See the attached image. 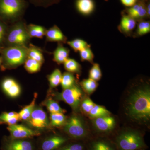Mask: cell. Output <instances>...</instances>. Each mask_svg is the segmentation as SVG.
<instances>
[{"label": "cell", "instance_id": "1", "mask_svg": "<svg viewBox=\"0 0 150 150\" xmlns=\"http://www.w3.org/2000/svg\"><path fill=\"white\" fill-rule=\"evenodd\" d=\"M126 111L133 120L146 122L150 118V90L149 86L137 89L129 96Z\"/></svg>", "mask_w": 150, "mask_h": 150}, {"label": "cell", "instance_id": "2", "mask_svg": "<svg viewBox=\"0 0 150 150\" xmlns=\"http://www.w3.org/2000/svg\"><path fill=\"white\" fill-rule=\"evenodd\" d=\"M113 142L118 150H143L146 147L142 134L134 130L122 131L115 137Z\"/></svg>", "mask_w": 150, "mask_h": 150}, {"label": "cell", "instance_id": "3", "mask_svg": "<svg viewBox=\"0 0 150 150\" xmlns=\"http://www.w3.org/2000/svg\"><path fill=\"white\" fill-rule=\"evenodd\" d=\"M28 48L25 46H11L2 51V70L12 69L25 63L27 59Z\"/></svg>", "mask_w": 150, "mask_h": 150}, {"label": "cell", "instance_id": "4", "mask_svg": "<svg viewBox=\"0 0 150 150\" xmlns=\"http://www.w3.org/2000/svg\"><path fill=\"white\" fill-rule=\"evenodd\" d=\"M64 131L71 139L82 141L86 139L88 133L81 120L76 116H73L66 121Z\"/></svg>", "mask_w": 150, "mask_h": 150}, {"label": "cell", "instance_id": "5", "mask_svg": "<svg viewBox=\"0 0 150 150\" xmlns=\"http://www.w3.org/2000/svg\"><path fill=\"white\" fill-rule=\"evenodd\" d=\"M83 92L80 88L74 85L70 88L64 90L61 93H57L56 99L64 101L75 111H78L80 107L83 97Z\"/></svg>", "mask_w": 150, "mask_h": 150}, {"label": "cell", "instance_id": "6", "mask_svg": "<svg viewBox=\"0 0 150 150\" xmlns=\"http://www.w3.org/2000/svg\"><path fill=\"white\" fill-rule=\"evenodd\" d=\"M29 38L27 29L21 23H18L11 30L7 40L11 46H25Z\"/></svg>", "mask_w": 150, "mask_h": 150}, {"label": "cell", "instance_id": "7", "mask_svg": "<svg viewBox=\"0 0 150 150\" xmlns=\"http://www.w3.org/2000/svg\"><path fill=\"white\" fill-rule=\"evenodd\" d=\"M22 0H0V16L11 18L18 15L23 8Z\"/></svg>", "mask_w": 150, "mask_h": 150}, {"label": "cell", "instance_id": "8", "mask_svg": "<svg viewBox=\"0 0 150 150\" xmlns=\"http://www.w3.org/2000/svg\"><path fill=\"white\" fill-rule=\"evenodd\" d=\"M69 137L54 134L44 138L39 143L38 150H57L70 142Z\"/></svg>", "mask_w": 150, "mask_h": 150}, {"label": "cell", "instance_id": "9", "mask_svg": "<svg viewBox=\"0 0 150 150\" xmlns=\"http://www.w3.org/2000/svg\"><path fill=\"white\" fill-rule=\"evenodd\" d=\"M3 150H36L33 142L30 139H6L3 142Z\"/></svg>", "mask_w": 150, "mask_h": 150}, {"label": "cell", "instance_id": "10", "mask_svg": "<svg viewBox=\"0 0 150 150\" xmlns=\"http://www.w3.org/2000/svg\"><path fill=\"white\" fill-rule=\"evenodd\" d=\"M7 129L10 133V138L12 139H32L41 135L39 131L32 130L22 125H10Z\"/></svg>", "mask_w": 150, "mask_h": 150}, {"label": "cell", "instance_id": "11", "mask_svg": "<svg viewBox=\"0 0 150 150\" xmlns=\"http://www.w3.org/2000/svg\"><path fill=\"white\" fill-rule=\"evenodd\" d=\"M28 121L30 126L39 130L47 128L49 124L46 112L40 107L34 108Z\"/></svg>", "mask_w": 150, "mask_h": 150}, {"label": "cell", "instance_id": "12", "mask_svg": "<svg viewBox=\"0 0 150 150\" xmlns=\"http://www.w3.org/2000/svg\"><path fill=\"white\" fill-rule=\"evenodd\" d=\"M93 119L96 129L101 133H108L110 132L114 128L115 124V119L110 115Z\"/></svg>", "mask_w": 150, "mask_h": 150}, {"label": "cell", "instance_id": "13", "mask_svg": "<svg viewBox=\"0 0 150 150\" xmlns=\"http://www.w3.org/2000/svg\"><path fill=\"white\" fill-rule=\"evenodd\" d=\"M87 150H118L113 142L103 138L91 140L86 144Z\"/></svg>", "mask_w": 150, "mask_h": 150}, {"label": "cell", "instance_id": "14", "mask_svg": "<svg viewBox=\"0 0 150 150\" xmlns=\"http://www.w3.org/2000/svg\"><path fill=\"white\" fill-rule=\"evenodd\" d=\"M1 86L3 91L10 97H17L20 94L21 89L19 85L12 78L4 79Z\"/></svg>", "mask_w": 150, "mask_h": 150}, {"label": "cell", "instance_id": "15", "mask_svg": "<svg viewBox=\"0 0 150 150\" xmlns=\"http://www.w3.org/2000/svg\"><path fill=\"white\" fill-rule=\"evenodd\" d=\"M46 39L49 41L64 42L67 38L61 30L57 26H54L46 31Z\"/></svg>", "mask_w": 150, "mask_h": 150}, {"label": "cell", "instance_id": "16", "mask_svg": "<svg viewBox=\"0 0 150 150\" xmlns=\"http://www.w3.org/2000/svg\"><path fill=\"white\" fill-rule=\"evenodd\" d=\"M69 51L62 44H59L54 53V60L58 64H64L69 58Z\"/></svg>", "mask_w": 150, "mask_h": 150}, {"label": "cell", "instance_id": "17", "mask_svg": "<svg viewBox=\"0 0 150 150\" xmlns=\"http://www.w3.org/2000/svg\"><path fill=\"white\" fill-rule=\"evenodd\" d=\"M76 6L79 11L85 15L89 14L94 8L92 0H78Z\"/></svg>", "mask_w": 150, "mask_h": 150}, {"label": "cell", "instance_id": "18", "mask_svg": "<svg viewBox=\"0 0 150 150\" xmlns=\"http://www.w3.org/2000/svg\"><path fill=\"white\" fill-rule=\"evenodd\" d=\"M19 120L18 113L15 112H3L0 115V121L9 126L16 124Z\"/></svg>", "mask_w": 150, "mask_h": 150}, {"label": "cell", "instance_id": "19", "mask_svg": "<svg viewBox=\"0 0 150 150\" xmlns=\"http://www.w3.org/2000/svg\"><path fill=\"white\" fill-rule=\"evenodd\" d=\"M37 94H34V98L32 102L27 106L23 108L19 112L20 119L23 121H28L29 119L31 113L35 108V105L36 99L37 98Z\"/></svg>", "mask_w": 150, "mask_h": 150}, {"label": "cell", "instance_id": "20", "mask_svg": "<svg viewBox=\"0 0 150 150\" xmlns=\"http://www.w3.org/2000/svg\"><path fill=\"white\" fill-rule=\"evenodd\" d=\"M30 37H36L42 38L46 34L45 28L40 25H30L27 29Z\"/></svg>", "mask_w": 150, "mask_h": 150}, {"label": "cell", "instance_id": "21", "mask_svg": "<svg viewBox=\"0 0 150 150\" xmlns=\"http://www.w3.org/2000/svg\"><path fill=\"white\" fill-rule=\"evenodd\" d=\"M110 112L105 108L101 105L95 104L89 113L90 118L95 119L102 116L110 115Z\"/></svg>", "mask_w": 150, "mask_h": 150}, {"label": "cell", "instance_id": "22", "mask_svg": "<svg viewBox=\"0 0 150 150\" xmlns=\"http://www.w3.org/2000/svg\"><path fill=\"white\" fill-rule=\"evenodd\" d=\"M136 22L134 18L129 16H124L121 18L120 26L125 32H129L135 28Z\"/></svg>", "mask_w": 150, "mask_h": 150}, {"label": "cell", "instance_id": "23", "mask_svg": "<svg viewBox=\"0 0 150 150\" xmlns=\"http://www.w3.org/2000/svg\"><path fill=\"white\" fill-rule=\"evenodd\" d=\"M81 85L83 90L88 94L93 93L98 86L97 82L90 78L84 79L81 82Z\"/></svg>", "mask_w": 150, "mask_h": 150}, {"label": "cell", "instance_id": "24", "mask_svg": "<svg viewBox=\"0 0 150 150\" xmlns=\"http://www.w3.org/2000/svg\"><path fill=\"white\" fill-rule=\"evenodd\" d=\"M57 150H87L86 144L82 141L70 142Z\"/></svg>", "mask_w": 150, "mask_h": 150}, {"label": "cell", "instance_id": "25", "mask_svg": "<svg viewBox=\"0 0 150 150\" xmlns=\"http://www.w3.org/2000/svg\"><path fill=\"white\" fill-rule=\"evenodd\" d=\"M75 78L72 73L65 72L62 74L61 84L63 89L70 88L75 85Z\"/></svg>", "mask_w": 150, "mask_h": 150}, {"label": "cell", "instance_id": "26", "mask_svg": "<svg viewBox=\"0 0 150 150\" xmlns=\"http://www.w3.org/2000/svg\"><path fill=\"white\" fill-rule=\"evenodd\" d=\"M64 64L65 69L68 72L78 73L80 72L81 65L74 59L68 58Z\"/></svg>", "mask_w": 150, "mask_h": 150}, {"label": "cell", "instance_id": "27", "mask_svg": "<svg viewBox=\"0 0 150 150\" xmlns=\"http://www.w3.org/2000/svg\"><path fill=\"white\" fill-rule=\"evenodd\" d=\"M62 74L59 69L54 70L48 77L49 84L51 88H54L61 84Z\"/></svg>", "mask_w": 150, "mask_h": 150}, {"label": "cell", "instance_id": "28", "mask_svg": "<svg viewBox=\"0 0 150 150\" xmlns=\"http://www.w3.org/2000/svg\"><path fill=\"white\" fill-rule=\"evenodd\" d=\"M44 104L51 113H64L65 112V110L61 107L59 103L52 98L47 99L44 102Z\"/></svg>", "mask_w": 150, "mask_h": 150}, {"label": "cell", "instance_id": "29", "mask_svg": "<svg viewBox=\"0 0 150 150\" xmlns=\"http://www.w3.org/2000/svg\"><path fill=\"white\" fill-rule=\"evenodd\" d=\"M51 126L59 127L66 123V116L62 113H51L50 116Z\"/></svg>", "mask_w": 150, "mask_h": 150}, {"label": "cell", "instance_id": "30", "mask_svg": "<svg viewBox=\"0 0 150 150\" xmlns=\"http://www.w3.org/2000/svg\"><path fill=\"white\" fill-rule=\"evenodd\" d=\"M28 58L33 59L41 64L44 61L43 54L40 50L34 47H30L28 48Z\"/></svg>", "mask_w": 150, "mask_h": 150}, {"label": "cell", "instance_id": "31", "mask_svg": "<svg viewBox=\"0 0 150 150\" xmlns=\"http://www.w3.org/2000/svg\"><path fill=\"white\" fill-rule=\"evenodd\" d=\"M41 64L33 59L27 58L25 62V68L28 72L36 73L40 70Z\"/></svg>", "mask_w": 150, "mask_h": 150}, {"label": "cell", "instance_id": "32", "mask_svg": "<svg viewBox=\"0 0 150 150\" xmlns=\"http://www.w3.org/2000/svg\"><path fill=\"white\" fill-rule=\"evenodd\" d=\"M68 44L76 52H79L84 48L90 47L87 42L79 38H77L69 41Z\"/></svg>", "mask_w": 150, "mask_h": 150}, {"label": "cell", "instance_id": "33", "mask_svg": "<svg viewBox=\"0 0 150 150\" xmlns=\"http://www.w3.org/2000/svg\"><path fill=\"white\" fill-rule=\"evenodd\" d=\"M101 77L102 72L99 65L97 63L94 64L90 70L89 78L97 82L101 79Z\"/></svg>", "mask_w": 150, "mask_h": 150}, {"label": "cell", "instance_id": "34", "mask_svg": "<svg viewBox=\"0 0 150 150\" xmlns=\"http://www.w3.org/2000/svg\"><path fill=\"white\" fill-rule=\"evenodd\" d=\"M81 60L83 61H87L93 62L94 59V54L90 47H87L79 51Z\"/></svg>", "mask_w": 150, "mask_h": 150}, {"label": "cell", "instance_id": "35", "mask_svg": "<svg viewBox=\"0 0 150 150\" xmlns=\"http://www.w3.org/2000/svg\"><path fill=\"white\" fill-rule=\"evenodd\" d=\"M80 107L83 112L86 114H89L95 104L93 101L89 98H86L81 102Z\"/></svg>", "mask_w": 150, "mask_h": 150}, {"label": "cell", "instance_id": "36", "mask_svg": "<svg viewBox=\"0 0 150 150\" xmlns=\"http://www.w3.org/2000/svg\"><path fill=\"white\" fill-rule=\"evenodd\" d=\"M150 32V23L149 21H143L138 25L137 32L139 35H144Z\"/></svg>", "mask_w": 150, "mask_h": 150}, {"label": "cell", "instance_id": "37", "mask_svg": "<svg viewBox=\"0 0 150 150\" xmlns=\"http://www.w3.org/2000/svg\"><path fill=\"white\" fill-rule=\"evenodd\" d=\"M146 13V9L145 8L144 5L140 4L139 8L131 17L133 18H139L144 16Z\"/></svg>", "mask_w": 150, "mask_h": 150}, {"label": "cell", "instance_id": "38", "mask_svg": "<svg viewBox=\"0 0 150 150\" xmlns=\"http://www.w3.org/2000/svg\"><path fill=\"white\" fill-rule=\"evenodd\" d=\"M6 33V28L2 23L0 21V43L2 42Z\"/></svg>", "mask_w": 150, "mask_h": 150}, {"label": "cell", "instance_id": "39", "mask_svg": "<svg viewBox=\"0 0 150 150\" xmlns=\"http://www.w3.org/2000/svg\"><path fill=\"white\" fill-rule=\"evenodd\" d=\"M121 2L126 6H133L135 5L137 0H121Z\"/></svg>", "mask_w": 150, "mask_h": 150}, {"label": "cell", "instance_id": "40", "mask_svg": "<svg viewBox=\"0 0 150 150\" xmlns=\"http://www.w3.org/2000/svg\"><path fill=\"white\" fill-rule=\"evenodd\" d=\"M31 1H33L34 2L45 5H48V4H50V3L54 2L55 0H31Z\"/></svg>", "mask_w": 150, "mask_h": 150}, {"label": "cell", "instance_id": "41", "mask_svg": "<svg viewBox=\"0 0 150 150\" xmlns=\"http://www.w3.org/2000/svg\"><path fill=\"white\" fill-rule=\"evenodd\" d=\"M150 4H149V5H148V7H147V8L146 11H147V14L149 16L150 15Z\"/></svg>", "mask_w": 150, "mask_h": 150}, {"label": "cell", "instance_id": "42", "mask_svg": "<svg viewBox=\"0 0 150 150\" xmlns=\"http://www.w3.org/2000/svg\"><path fill=\"white\" fill-rule=\"evenodd\" d=\"M2 59L1 57H0V66L2 64Z\"/></svg>", "mask_w": 150, "mask_h": 150}, {"label": "cell", "instance_id": "43", "mask_svg": "<svg viewBox=\"0 0 150 150\" xmlns=\"http://www.w3.org/2000/svg\"><path fill=\"white\" fill-rule=\"evenodd\" d=\"M3 123H2L1 122V121H0V125H1V124H2Z\"/></svg>", "mask_w": 150, "mask_h": 150}, {"label": "cell", "instance_id": "44", "mask_svg": "<svg viewBox=\"0 0 150 150\" xmlns=\"http://www.w3.org/2000/svg\"><path fill=\"white\" fill-rule=\"evenodd\" d=\"M145 150V149H143V150Z\"/></svg>", "mask_w": 150, "mask_h": 150}]
</instances>
